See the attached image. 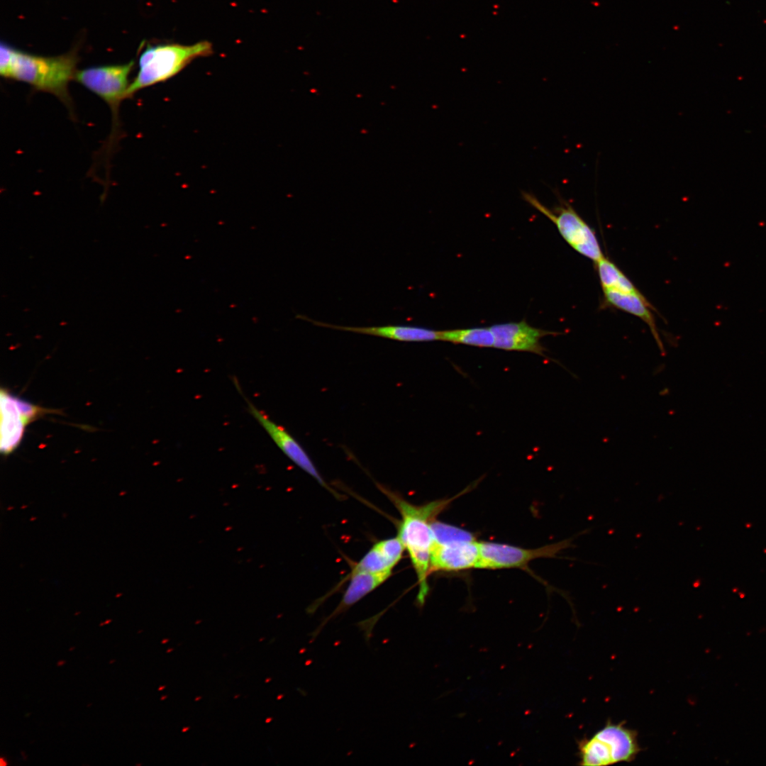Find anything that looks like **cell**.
I'll return each mask as SVG.
<instances>
[{"label": "cell", "instance_id": "cell-6", "mask_svg": "<svg viewBox=\"0 0 766 766\" xmlns=\"http://www.w3.org/2000/svg\"><path fill=\"white\" fill-rule=\"evenodd\" d=\"M134 61L125 64L96 66L77 70L74 79L106 102L113 116V133L109 145L116 138L119 126L118 112L121 101L127 98L129 74Z\"/></svg>", "mask_w": 766, "mask_h": 766}, {"label": "cell", "instance_id": "cell-22", "mask_svg": "<svg viewBox=\"0 0 766 766\" xmlns=\"http://www.w3.org/2000/svg\"><path fill=\"white\" fill-rule=\"evenodd\" d=\"M74 649H75V647H74V646H71V647H70V648H69V651H70V652H72V651H73V650H74Z\"/></svg>", "mask_w": 766, "mask_h": 766}, {"label": "cell", "instance_id": "cell-26", "mask_svg": "<svg viewBox=\"0 0 766 766\" xmlns=\"http://www.w3.org/2000/svg\"><path fill=\"white\" fill-rule=\"evenodd\" d=\"M165 697H166V696H162V698H161L160 699H161V700H164V699H165Z\"/></svg>", "mask_w": 766, "mask_h": 766}, {"label": "cell", "instance_id": "cell-13", "mask_svg": "<svg viewBox=\"0 0 766 766\" xmlns=\"http://www.w3.org/2000/svg\"><path fill=\"white\" fill-rule=\"evenodd\" d=\"M404 550L405 548L397 535L379 540L355 564L351 572H392L402 558Z\"/></svg>", "mask_w": 766, "mask_h": 766}, {"label": "cell", "instance_id": "cell-8", "mask_svg": "<svg viewBox=\"0 0 766 766\" xmlns=\"http://www.w3.org/2000/svg\"><path fill=\"white\" fill-rule=\"evenodd\" d=\"M233 382L237 390L245 399L248 412L265 429L283 453L296 465L313 477L322 487L340 499L339 494L326 484L308 453L299 442L283 426L273 421L263 411L260 410L247 398L236 379L234 378Z\"/></svg>", "mask_w": 766, "mask_h": 766}, {"label": "cell", "instance_id": "cell-20", "mask_svg": "<svg viewBox=\"0 0 766 766\" xmlns=\"http://www.w3.org/2000/svg\"><path fill=\"white\" fill-rule=\"evenodd\" d=\"M21 754L22 757H23V760H26L27 759V757L25 755H26L25 753L21 750Z\"/></svg>", "mask_w": 766, "mask_h": 766}, {"label": "cell", "instance_id": "cell-17", "mask_svg": "<svg viewBox=\"0 0 766 766\" xmlns=\"http://www.w3.org/2000/svg\"><path fill=\"white\" fill-rule=\"evenodd\" d=\"M433 544H443L458 540H476L474 535L465 530L445 523L433 521L431 523Z\"/></svg>", "mask_w": 766, "mask_h": 766}, {"label": "cell", "instance_id": "cell-1", "mask_svg": "<svg viewBox=\"0 0 766 766\" xmlns=\"http://www.w3.org/2000/svg\"><path fill=\"white\" fill-rule=\"evenodd\" d=\"M379 489L388 497L399 511L401 521L398 535L409 553L418 583L416 604L423 607L429 592L428 578L431 574V553L433 538L431 523L455 498L438 499L423 505L413 504L401 496L378 484Z\"/></svg>", "mask_w": 766, "mask_h": 766}, {"label": "cell", "instance_id": "cell-25", "mask_svg": "<svg viewBox=\"0 0 766 766\" xmlns=\"http://www.w3.org/2000/svg\"><path fill=\"white\" fill-rule=\"evenodd\" d=\"M163 688H165V687H164V686H162V687H159V688H158V690H162V689Z\"/></svg>", "mask_w": 766, "mask_h": 766}, {"label": "cell", "instance_id": "cell-9", "mask_svg": "<svg viewBox=\"0 0 766 766\" xmlns=\"http://www.w3.org/2000/svg\"><path fill=\"white\" fill-rule=\"evenodd\" d=\"M494 336V348L506 350L531 352L545 356V348L540 339L548 335H557L552 332L531 326L525 321L493 325L490 327Z\"/></svg>", "mask_w": 766, "mask_h": 766}, {"label": "cell", "instance_id": "cell-4", "mask_svg": "<svg viewBox=\"0 0 766 766\" xmlns=\"http://www.w3.org/2000/svg\"><path fill=\"white\" fill-rule=\"evenodd\" d=\"M579 765L606 766L618 762L633 761L641 748L635 731L624 722L613 723L610 721L590 738L577 742Z\"/></svg>", "mask_w": 766, "mask_h": 766}, {"label": "cell", "instance_id": "cell-23", "mask_svg": "<svg viewBox=\"0 0 766 766\" xmlns=\"http://www.w3.org/2000/svg\"><path fill=\"white\" fill-rule=\"evenodd\" d=\"M167 640H167V639H165V640H163L162 641V644H164V643H166L167 642Z\"/></svg>", "mask_w": 766, "mask_h": 766}, {"label": "cell", "instance_id": "cell-5", "mask_svg": "<svg viewBox=\"0 0 766 766\" xmlns=\"http://www.w3.org/2000/svg\"><path fill=\"white\" fill-rule=\"evenodd\" d=\"M523 199L548 218L557 227L562 238L580 255L596 262L604 255L593 229L568 203H561L552 211L533 194H522Z\"/></svg>", "mask_w": 766, "mask_h": 766}, {"label": "cell", "instance_id": "cell-27", "mask_svg": "<svg viewBox=\"0 0 766 766\" xmlns=\"http://www.w3.org/2000/svg\"><path fill=\"white\" fill-rule=\"evenodd\" d=\"M110 621H111L110 620H109V621H106L105 622V623H106V624H108V623H109Z\"/></svg>", "mask_w": 766, "mask_h": 766}, {"label": "cell", "instance_id": "cell-28", "mask_svg": "<svg viewBox=\"0 0 766 766\" xmlns=\"http://www.w3.org/2000/svg\"><path fill=\"white\" fill-rule=\"evenodd\" d=\"M141 765H142L141 763H136L135 764L136 766Z\"/></svg>", "mask_w": 766, "mask_h": 766}, {"label": "cell", "instance_id": "cell-29", "mask_svg": "<svg viewBox=\"0 0 766 766\" xmlns=\"http://www.w3.org/2000/svg\"><path fill=\"white\" fill-rule=\"evenodd\" d=\"M30 716V714H27L26 716L27 717V716Z\"/></svg>", "mask_w": 766, "mask_h": 766}, {"label": "cell", "instance_id": "cell-19", "mask_svg": "<svg viewBox=\"0 0 766 766\" xmlns=\"http://www.w3.org/2000/svg\"><path fill=\"white\" fill-rule=\"evenodd\" d=\"M65 664H66V661H65V660H58V661L57 662V663H56V665H57V667H62V666H63V665H65Z\"/></svg>", "mask_w": 766, "mask_h": 766}, {"label": "cell", "instance_id": "cell-14", "mask_svg": "<svg viewBox=\"0 0 766 766\" xmlns=\"http://www.w3.org/2000/svg\"><path fill=\"white\" fill-rule=\"evenodd\" d=\"M0 402V450L3 455H6L12 453L21 442L27 424L18 411L15 396L1 389Z\"/></svg>", "mask_w": 766, "mask_h": 766}, {"label": "cell", "instance_id": "cell-3", "mask_svg": "<svg viewBox=\"0 0 766 766\" xmlns=\"http://www.w3.org/2000/svg\"><path fill=\"white\" fill-rule=\"evenodd\" d=\"M213 53V46L207 40L191 45L164 43L148 45L138 60V72L130 83L127 98L138 91L165 82L185 68L198 57Z\"/></svg>", "mask_w": 766, "mask_h": 766}, {"label": "cell", "instance_id": "cell-24", "mask_svg": "<svg viewBox=\"0 0 766 766\" xmlns=\"http://www.w3.org/2000/svg\"><path fill=\"white\" fill-rule=\"evenodd\" d=\"M91 705H92V704H91V703H89V704H88L87 705V707H90V706H91Z\"/></svg>", "mask_w": 766, "mask_h": 766}, {"label": "cell", "instance_id": "cell-21", "mask_svg": "<svg viewBox=\"0 0 766 766\" xmlns=\"http://www.w3.org/2000/svg\"><path fill=\"white\" fill-rule=\"evenodd\" d=\"M115 662H116V660H115V659H111V660H110L109 661V665H111V664H113V663H114Z\"/></svg>", "mask_w": 766, "mask_h": 766}, {"label": "cell", "instance_id": "cell-12", "mask_svg": "<svg viewBox=\"0 0 766 766\" xmlns=\"http://www.w3.org/2000/svg\"><path fill=\"white\" fill-rule=\"evenodd\" d=\"M602 291L604 301L607 305L633 315L640 318L648 326L660 352L664 354V346L652 313L654 307L642 293L640 292H629L609 289H602Z\"/></svg>", "mask_w": 766, "mask_h": 766}, {"label": "cell", "instance_id": "cell-11", "mask_svg": "<svg viewBox=\"0 0 766 766\" xmlns=\"http://www.w3.org/2000/svg\"><path fill=\"white\" fill-rule=\"evenodd\" d=\"M392 573V572L379 573L351 572L350 582L342 599L335 610L327 618H324L320 626L311 633V640H313L318 636L323 626L330 620L347 611L367 594L377 588L391 576Z\"/></svg>", "mask_w": 766, "mask_h": 766}, {"label": "cell", "instance_id": "cell-16", "mask_svg": "<svg viewBox=\"0 0 766 766\" xmlns=\"http://www.w3.org/2000/svg\"><path fill=\"white\" fill-rule=\"evenodd\" d=\"M441 340L467 345L489 348L494 345V336L490 327L441 331Z\"/></svg>", "mask_w": 766, "mask_h": 766}, {"label": "cell", "instance_id": "cell-18", "mask_svg": "<svg viewBox=\"0 0 766 766\" xmlns=\"http://www.w3.org/2000/svg\"><path fill=\"white\" fill-rule=\"evenodd\" d=\"M15 399L18 411L27 425L47 413L56 411L41 408L17 396H15Z\"/></svg>", "mask_w": 766, "mask_h": 766}, {"label": "cell", "instance_id": "cell-15", "mask_svg": "<svg viewBox=\"0 0 766 766\" xmlns=\"http://www.w3.org/2000/svg\"><path fill=\"white\" fill-rule=\"evenodd\" d=\"M602 289L640 292L628 277L605 256L595 262Z\"/></svg>", "mask_w": 766, "mask_h": 766}, {"label": "cell", "instance_id": "cell-10", "mask_svg": "<svg viewBox=\"0 0 766 766\" xmlns=\"http://www.w3.org/2000/svg\"><path fill=\"white\" fill-rule=\"evenodd\" d=\"M479 558V542L476 540L433 544L431 573L458 572L477 568Z\"/></svg>", "mask_w": 766, "mask_h": 766}, {"label": "cell", "instance_id": "cell-7", "mask_svg": "<svg viewBox=\"0 0 766 766\" xmlns=\"http://www.w3.org/2000/svg\"><path fill=\"white\" fill-rule=\"evenodd\" d=\"M589 531V529H587L572 538L533 549L494 542H479V558L477 568L526 569L528 563L533 560L557 557L562 550L574 546L572 542L576 536Z\"/></svg>", "mask_w": 766, "mask_h": 766}, {"label": "cell", "instance_id": "cell-2", "mask_svg": "<svg viewBox=\"0 0 766 766\" xmlns=\"http://www.w3.org/2000/svg\"><path fill=\"white\" fill-rule=\"evenodd\" d=\"M79 58L75 52L53 57L36 55L1 43L0 74L21 81L35 90L57 97L65 105H72L68 86L74 79Z\"/></svg>", "mask_w": 766, "mask_h": 766}]
</instances>
